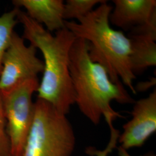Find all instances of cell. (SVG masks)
<instances>
[{"label":"cell","mask_w":156,"mask_h":156,"mask_svg":"<svg viewBox=\"0 0 156 156\" xmlns=\"http://www.w3.org/2000/svg\"><path fill=\"white\" fill-rule=\"evenodd\" d=\"M17 20L23 27V38L39 49L44 57V68L37 90V98L48 102L67 115L75 104L69 73V53L76 37L66 27L52 35L20 10Z\"/></svg>","instance_id":"obj_1"},{"label":"cell","mask_w":156,"mask_h":156,"mask_svg":"<svg viewBox=\"0 0 156 156\" xmlns=\"http://www.w3.org/2000/svg\"><path fill=\"white\" fill-rule=\"evenodd\" d=\"M69 73L80 111L95 125L104 116L106 123L123 116L114 111L111 102L134 104L124 86L112 81L106 69L90 57L88 42L76 38L69 53Z\"/></svg>","instance_id":"obj_2"},{"label":"cell","mask_w":156,"mask_h":156,"mask_svg":"<svg viewBox=\"0 0 156 156\" xmlns=\"http://www.w3.org/2000/svg\"><path fill=\"white\" fill-rule=\"evenodd\" d=\"M113 7L107 1L78 21H65V26L78 38L89 44L90 58L104 67L112 81L119 86H126L136 92V79L131 68L130 40L122 30L112 28L109 15Z\"/></svg>","instance_id":"obj_3"},{"label":"cell","mask_w":156,"mask_h":156,"mask_svg":"<svg viewBox=\"0 0 156 156\" xmlns=\"http://www.w3.org/2000/svg\"><path fill=\"white\" fill-rule=\"evenodd\" d=\"M75 146L74 131L66 115L37 98L23 156H71Z\"/></svg>","instance_id":"obj_4"},{"label":"cell","mask_w":156,"mask_h":156,"mask_svg":"<svg viewBox=\"0 0 156 156\" xmlns=\"http://www.w3.org/2000/svg\"><path fill=\"white\" fill-rule=\"evenodd\" d=\"M39 83L38 78L30 79L0 94L11 156H23L33 120V95Z\"/></svg>","instance_id":"obj_5"},{"label":"cell","mask_w":156,"mask_h":156,"mask_svg":"<svg viewBox=\"0 0 156 156\" xmlns=\"http://www.w3.org/2000/svg\"><path fill=\"white\" fill-rule=\"evenodd\" d=\"M44 68V62L37 56V49L33 45H26L24 39L14 32L3 58L0 94L25 80L38 78Z\"/></svg>","instance_id":"obj_6"},{"label":"cell","mask_w":156,"mask_h":156,"mask_svg":"<svg viewBox=\"0 0 156 156\" xmlns=\"http://www.w3.org/2000/svg\"><path fill=\"white\" fill-rule=\"evenodd\" d=\"M134 104L132 119L123 126V132L118 139L120 146L126 150L142 146L156 133V89Z\"/></svg>","instance_id":"obj_7"},{"label":"cell","mask_w":156,"mask_h":156,"mask_svg":"<svg viewBox=\"0 0 156 156\" xmlns=\"http://www.w3.org/2000/svg\"><path fill=\"white\" fill-rule=\"evenodd\" d=\"M131 44L130 64L134 75L156 65V19L133 28L127 35Z\"/></svg>","instance_id":"obj_8"},{"label":"cell","mask_w":156,"mask_h":156,"mask_svg":"<svg viewBox=\"0 0 156 156\" xmlns=\"http://www.w3.org/2000/svg\"><path fill=\"white\" fill-rule=\"evenodd\" d=\"M109 22L123 31H130L156 19V0H113Z\"/></svg>","instance_id":"obj_9"},{"label":"cell","mask_w":156,"mask_h":156,"mask_svg":"<svg viewBox=\"0 0 156 156\" xmlns=\"http://www.w3.org/2000/svg\"><path fill=\"white\" fill-rule=\"evenodd\" d=\"M12 2L15 7H23L28 16L44 25L50 33L66 27L62 0H14Z\"/></svg>","instance_id":"obj_10"},{"label":"cell","mask_w":156,"mask_h":156,"mask_svg":"<svg viewBox=\"0 0 156 156\" xmlns=\"http://www.w3.org/2000/svg\"><path fill=\"white\" fill-rule=\"evenodd\" d=\"M19 8L15 7L10 11L0 15V73L6 50L9 45L14 28L18 22Z\"/></svg>","instance_id":"obj_11"},{"label":"cell","mask_w":156,"mask_h":156,"mask_svg":"<svg viewBox=\"0 0 156 156\" xmlns=\"http://www.w3.org/2000/svg\"><path fill=\"white\" fill-rule=\"evenodd\" d=\"M105 0H67L64 2L63 17L65 21L79 19L87 16L95 7Z\"/></svg>","instance_id":"obj_12"},{"label":"cell","mask_w":156,"mask_h":156,"mask_svg":"<svg viewBox=\"0 0 156 156\" xmlns=\"http://www.w3.org/2000/svg\"><path fill=\"white\" fill-rule=\"evenodd\" d=\"M107 124L110 128L111 138L106 148L103 151H100L93 147H89L86 150V153L87 154L93 156H108L115 148H116L120 135L119 131L113 127L112 122H109Z\"/></svg>","instance_id":"obj_13"},{"label":"cell","mask_w":156,"mask_h":156,"mask_svg":"<svg viewBox=\"0 0 156 156\" xmlns=\"http://www.w3.org/2000/svg\"><path fill=\"white\" fill-rule=\"evenodd\" d=\"M0 156H11L9 141L6 133V120L0 95Z\"/></svg>","instance_id":"obj_14"},{"label":"cell","mask_w":156,"mask_h":156,"mask_svg":"<svg viewBox=\"0 0 156 156\" xmlns=\"http://www.w3.org/2000/svg\"><path fill=\"white\" fill-rule=\"evenodd\" d=\"M117 149H118V153H119V156H131L128 153L127 150L123 149V147H122L121 146L117 148ZM142 156H156V155L153 153L150 152V153H148L145 155Z\"/></svg>","instance_id":"obj_15"}]
</instances>
